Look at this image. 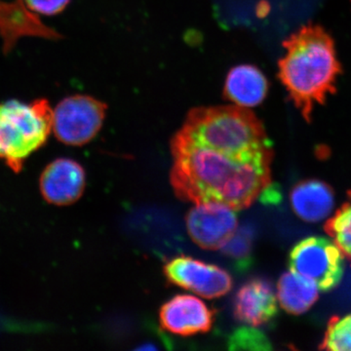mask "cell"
<instances>
[{
  "label": "cell",
  "mask_w": 351,
  "mask_h": 351,
  "mask_svg": "<svg viewBox=\"0 0 351 351\" xmlns=\"http://www.w3.org/2000/svg\"><path fill=\"white\" fill-rule=\"evenodd\" d=\"M86 175L73 159L58 158L41 173L39 188L46 202L56 206L73 204L84 193Z\"/></svg>",
  "instance_id": "ba28073f"
},
{
  "label": "cell",
  "mask_w": 351,
  "mask_h": 351,
  "mask_svg": "<svg viewBox=\"0 0 351 351\" xmlns=\"http://www.w3.org/2000/svg\"><path fill=\"white\" fill-rule=\"evenodd\" d=\"M276 295L284 311L300 315L306 313L317 301L319 289L311 281L290 270L279 278Z\"/></svg>",
  "instance_id": "5bb4252c"
},
{
  "label": "cell",
  "mask_w": 351,
  "mask_h": 351,
  "mask_svg": "<svg viewBox=\"0 0 351 351\" xmlns=\"http://www.w3.org/2000/svg\"><path fill=\"white\" fill-rule=\"evenodd\" d=\"M269 83L262 71L251 64L235 66L226 77L225 95L228 101L242 108L260 105L267 94Z\"/></svg>",
  "instance_id": "4fadbf2b"
},
{
  "label": "cell",
  "mask_w": 351,
  "mask_h": 351,
  "mask_svg": "<svg viewBox=\"0 0 351 351\" xmlns=\"http://www.w3.org/2000/svg\"><path fill=\"white\" fill-rule=\"evenodd\" d=\"M277 301L272 284L256 277L244 283L235 294L233 315L249 326H262L276 318L278 313Z\"/></svg>",
  "instance_id": "8fae6325"
},
{
  "label": "cell",
  "mask_w": 351,
  "mask_h": 351,
  "mask_svg": "<svg viewBox=\"0 0 351 351\" xmlns=\"http://www.w3.org/2000/svg\"><path fill=\"white\" fill-rule=\"evenodd\" d=\"M161 327L177 336H195L209 332L214 313L204 302L191 295H178L159 311Z\"/></svg>",
  "instance_id": "9c48e42d"
},
{
  "label": "cell",
  "mask_w": 351,
  "mask_h": 351,
  "mask_svg": "<svg viewBox=\"0 0 351 351\" xmlns=\"http://www.w3.org/2000/svg\"><path fill=\"white\" fill-rule=\"evenodd\" d=\"M107 106L90 96L75 95L58 104L53 110V132L68 145H86L103 126Z\"/></svg>",
  "instance_id": "5b68a950"
},
{
  "label": "cell",
  "mask_w": 351,
  "mask_h": 351,
  "mask_svg": "<svg viewBox=\"0 0 351 351\" xmlns=\"http://www.w3.org/2000/svg\"><path fill=\"white\" fill-rule=\"evenodd\" d=\"M53 131V110L46 99L0 103V159L15 173L43 147Z\"/></svg>",
  "instance_id": "3957f363"
},
{
  "label": "cell",
  "mask_w": 351,
  "mask_h": 351,
  "mask_svg": "<svg viewBox=\"0 0 351 351\" xmlns=\"http://www.w3.org/2000/svg\"><path fill=\"white\" fill-rule=\"evenodd\" d=\"M320 350L351 351V313L335 316L328 323Z\"/></svg>",
  "instance_id": "2e32d148"
},
{
  "label": "cell",
  "mask_w": 351,
  "mask_h": 351,
  "mask_svg": "<svg viewBox=\"0 0 351 351\" xmlns=\"http://www.w3.org/2000/svg\"><path fill=\"white\" fill-rule=\"evenodd\" d=\"M164 276L170 283L204 299L223 297L232 288V276L225 269L188 256H179L166 263Z\"/></svg>",
  "instance_id": "8992f818"
},
{
  "label": "cell",
  "mask_w": 351,
  "mask_h": 351,
  "mask_svg": "<svg viewBox=\"0 0 351 351\" xmlns=\"http://www.w3.org/2000/svg\"><path fill=\"white\" fill-rule=\"evenodd\" d=\"M171 152V184L186 202L216 203L239 211L271 184V143L247 108L191 110L173 138Z\"/></svg>",
  "instance_id": "6da1fadb"
},
{
  "label": "cell",
  "mask_w": 351,
  "mask_h": 351,
  "mask_svg": "<svg viewBox=\"0 0 351 351\" xmlns=\"http://www.w3.org/2000/svg\"><path fill=\"white\" fill-rule=\"evenodd\" d=\"M253 228L251 226H243L237 228V232L221 249L228 258H232L240 267H248L250 263L252 246L254 241Z\"/></svg>",
  "instance_id": "e0dca14e"
},
{
  "label": "cell",
  "mask_w": 351,
  "mask_h": 351,
  "mask_svg": "<svg viewBox=\"0 0 351 351\" xmlns=\"http://www.w3.org/2000/svg\"><path fill=\"white\" fill-rule=\"evenodd\" d=\"M38 16L21 0L12 2L0 0V38L4 54L10 53L23 38L32 36L50 40L62 38L55 29L44 25Z\"/></svg>",
  "instance_id": "30bf717a"
},
{
  "label": "cell",
  "mask_w": 351,
  "mask_h": 351,
  "mask_svg": "<svg viewBox=\"0 0 351 351\" xmlns=\"http://www.w3.org/2000/svg\"><path fill=\"white\" fill-rule=\"evenodd\" d=\"M285 55L278 63V76L289 98L307 122L316 106L336 93L341 66L334 39L318 25H302L283 43Z\"/></svg>",
  "instance_id": "7a4b0ae2"
},
{
  "label": "cell",
  "mask_w": 351,
  "mask_h": 351,
  "mask_svg": "<svg viewBox=\"0 0 351 351\" xmlns=\"http://www.w3.org/2000/svg\"><path fill=\"white\" fill-rule=\"evenodd\" d=\"M291 206L300 219L318 223L332 213L335 205L332 189L318 180L298 182L290 193Z\"/></svg>",
  "instance_id": "7c38bea8"
},
{
  "label": "cell",
  "mask_w": 351,
  "mask_h": 351,
  "mask_svg": "<svg viewBox=\"0 0 351 351\" xmlns=\"http://www.w3.org/2000/svg\"><path fill=\"white\" fill-rule=\"evenodd\" d=\"M257 327H241L228 337V346L230 350H269L271 346L265 335Z\"/></svg>",
  "instance_id": "ac0fdd59"
},
{
  "label": "cell",
  "mask_w": 351,
  "mask_h": 351,
  "mask_svg": "<svg viewBox=\"0 0 351 351\" xmlns=\"http://www.w3.org/2000/svg\"><path fill=\"white\" fill-rule=\"evenodd\" d=\"M325 232L351 263V191L348 199L325 223Z\"/></svg>",
  "instance_id": "9a60e30c"
},
{
  "label": "cell",
  "mask_w": 351,
  "mask_h": 351,
  "mask_svg": "<svg viewBox=\"0 0 351 351\" xmlns=\"http://www.w3.org/2000/svg\"><path fill=\"white\" fill-rule=\"evenodd\" d=\"M186 221L189 237L205 250H221L239 228L235 210L216 203L195 204Z\"/></svg>",
  "instance_id": "52a82bcc"
},
{
  "label": "cell",
  "mask_w": 351,
  "mask_h": 351,
  "mask_svg": "<svg viewBox=\"0 0 351 351\" xmlns=\"http://www.w3.org/2000/svg\"><path fill=\"white\" fill-rule=\"evenodd\" d=\"M290 270L328 292L341 283L343 276V255L331 240L311 237L295 245L289 254Z\"/></svg>",
  "instance_id": "277c9868"
},
{
  "label": "cell",
  "mask_w": 351,
  "mask_h": 351,
  "mask_svg": "<svg viewBox=\"0 0 351 351\" xmlns=\"http://www.w3.org/2000/svg\"><path fill=\"white\" fill-rule=\"evenodd\" d=\"M29 10L43 16H54L63 12L71 0H21Z\"/></svg>",
  "instance_id": "d6986e66"
}]
</instances>
